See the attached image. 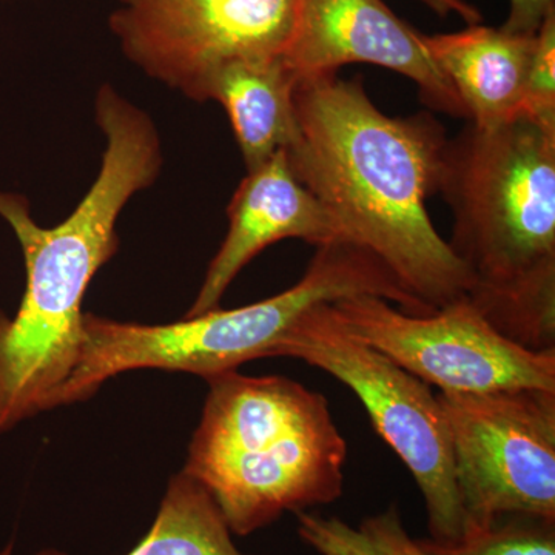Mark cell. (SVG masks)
Returning <instances> with one entry per match:
<instances>
[{
	"instance_id": "obj_15",
	"label": "cell",
	"mask_w": 555,
	"mask_h": 555,
	"mask_svg": "<svg viewBox=\"0 0 555 555\" xmlns=\"http://www.w3.org/2000/svg\"><path fill=\"white\" fill-rule=\"evenodd\" d=\"M297 520L299 539L320 555H430L409 534L397 506L357 526L310 511L297 513Z\"/></svg>"
},
{
	"instance_id": "obj_4",
	"label": "cell",
	"mask_w": 555,
	"mask_h": 555,
	"mask_svg": "<svg viewBox=\"0 0 555 555\" xmlns=\"http://www.w3.org/2000/svg\"><path fill=\"white\" fill-rule=\"evenodd\" d=\"M182 473L207 489L235 535L343 495L347 443L328 401L286 377L207 378Z\"/></svg>"
},
{
	"instance_id": "obj_17",
	"label": "cell",
	"mask_w": 555,
	"mask_h": 555,
	"mask_svg": "<svg viewBox=\"0 0 555 555\" xmlns=\"http://www.w3.org/2000/svg\"><path fill=\"white\" fill-rule=\"evenodd\" d=\"M517 119L555 131V11L547 14L537 33L534 56Z\"/></svg>"
},
{
	"instance_id": "obj_3",
	"label": "cell",
	"mask_w": 555,
	"mask_h": 555,
	"mask_svg": "<svg viewBox=\"0 0 555 555\" xmlns=\"http://www.w3.org/2000/svg\"><path fill=\"white\" fill-rule=\"evenodd\" d=\"M438 192L467 299L526 349L555 350V131L525 119L448 139Z\"/></svg>"
},
{
	"instance_id": "obj_1",
	"label": "cell",
	"mask_w": 555,
	"mask_h": 555,
	"mask_svg": "<svg viewBox=\"0 0 555 555\" xmlns=\"http://www.w3.org/2000/svg\"><path fill=\"white\" fill-rule=\"evenodd\" d=\"M284 153L331 215L343 243L377 258L430 312L467 298L473 280L427 211L448 138L433 116H387L357 80H297Z\"/></svg>"
},
{
	"instance_id": "obj_20",
	"label": "cell",
	"mask_w": 555,
	"mask_h": 555,
	"mask_svg": "<svg viewBox=\"0 0 555 555\" xmlns=\"http://www.w3.org/2000/svg\"><path fill=\"white\" fill-rule=\"evenodd\" d=\"M13 553V546L9 545L5 547V550L0 551V555H11Z\"/></svg>"
},
{
	"instance_id": "obj_18",
	"label": "cell",
	"mask_w": 555,
	"mask_h": 555,
	"mask_svg": "<svg viewBox=\"0 0 555 555\" xmlns=\"http://www.w3.org/2000/svg\"><path fill=\"white\" fill-rule=\"evenodd\" d=\"M553 11L555 0H509V13L500 28L513 35L535 36Z\"/></svg>"
},
{
	"instance_id": "obj_2",
	"label": "cell",
	"mask_w": 555,
	"mask_h": 555,
	"mask_svg": "<svg viewBox=\"0 0 555 555\" xmlns=\"http://www.w3.org/2000/svg\"><path fill=\"white\" fill-rule=\"evenodd\" d=\"M96 122L107 141L100 173L61 224L42 228L27 199L0 192V217L20 240L27 270L16 315L0 312V434L60 408L82 345L87 288L118 251L120 211L163 166L155 124L113 87L98 93Z\"/></svg>"
},
{
	"instance_id": "obj_7",
	"label": "cell",
	"mask_w": 555,
	"mask_h": 555,
	"mask_svg": "<svg viewBox=\"0 0 555 555\" xmlns=\"http://www.w3.org/2000/svg\"><path fill=\"white\" fill-rule=\"evenodd\" d=\"M437 397L451 433L466 532L507 516L555 520V390Z\"/></svg>"
},
{
	"instance_id": "obj_13",
	"label": "cell",
	"mask_w": 555,
	"mask_h": 555,
	"mask_svg": "<svg viewBox=\"0 0 555 555\" xmlns=\"http://www.w3.org/2000/svg\"><path fill=\"white\" fill-rule=\"evenodd\" d=\"M295 86L281 54L240 57L211 76L207 101L228 113L247 170L286 149L294 137Z\"/></svg>"
},
{
	"instance_id": "obj_19",
	"label": "cell",
	"mask_w": 555,
	"mask_h": 555,
	"mask_svg": "<svg viewBox=\"0 0 555 555\" xmlns=\"http://www.w3.org/2000/svg\"><path fill=\"white\" fill-rule=\"evenodd\" d=\"M420 2L429 7L438 16L444 17L455 14V16L462 17L467 25L480 24L481 20H483L477 7L466 2V0H420Z\"/></svg>"
},
{
	"instance_id": "obj_16",
	"label": "cell",
	"mask_w": 555,
	"mask_h": 555,
	"mask_svg": "<svg viewBox=\"0 0 555 555\" xmlns=\"http://www.w3.org/2000/svg\"><path fill=\"white\" fill-rule=\"evenodd\" d=\"M430 555H555V520L528 516L499 518L444 545L420 539Z\"/></svg>"
},
{
	"instance_id": "obj_12",
	"label": "cell",
	"mask_w": 555,
	"mask_h": 555,
	"mask_svg": "<svg viewBox=\"0 0 555 555\" xmlns=\"http://www.w3.org/2000/svg\"><path fill=\"white\" fill-rule=\"evenodd\" d=\"M535 36L476 24L447 35H423V42L454 87L470 124L495 129L517 119Z\"/></svg>"
},
{
	"instance_id": "obj_6",
	"label": "cell",
	"mask_w": 555,
	"mask_h": 555,
	"mask_svg": "<svg viewBox=\"0 0 555 555\" xmlns=\"http://www.w3.org/2000/svg\"><path fill=\"white\" fill-rule=\"evenodd\" d=\"M331 305H318L299 318L281 339L275 357L306 361L360 398L378 436L422 491L429 539L444 545L460 542L466 514L456 488L451 433L438 397L425 382L347 332Z\"/></svg>"
},
{
	"instance_id": "obj_5",
	"label": "cell",
	"mask_w": 555,
	"mask_h": 555,
	"mask_svg": "<svg viewBox=\"0 0 555 555\" xmlns=\"http://www.w3.org/2000/svg\"><path fill=\"white\" fill-rule=\"evenodd\" d=\"M372 295L414 313H430L363 248L347 243L318 247L305 275L275 297L238 309H214L169 324L122 323L86 313L78 363L60 406L89 400L107 379L139 369L188 372L204 379L261 358L299 318L318 305Z\"/></svg>"
},
{
	"instance_id": "obj_9",
	"label": "cell",
	"mask_w": 555,
	"mask_h": 555,
	"mask_svg": "<svg viewBox=\"0 0 555 555\" xmlns=\"http://www.w3.org/2000/svg\"><path fill=\"white\" fill-rule=\"evenodd\" d=\"M297 0H118L109 28L150 78L206 102L211 76L247 56H283Z\"/></svg>"
},
{
	"instance_id": "obj_10",
	"label": "cell",
	"mask_w": 555,
	"mask_h": 555,
	"mask_svg": "<svg viewBox=\"0 0 555 555\" xmlns=\"http://www.w3.org/2000/svg\"><path fill=\"white\" fill-rule=\"evenodd\" d=\"M283 60L297 80L337 75L349 64L392 69L416 83L430 108L467 118L454 87L427 53L423 33L383 0H297Z\"/></svg>"
},
{
	"instance_id": "obj_8",
	"label": "cell",
	"mask_w": 555,
	"mask_h": 555,
	"mask_svg": "<svg viewBox=\"0 0 555 555\" xmlns=\"http://www.w3.org/2000/svg\"><path fill=\"white\" fill-rule=\"evenodd\" d=\"M331 308L353 337L440 392L555 390V350L539 352L503 337L467 298L427 315L372 295Z\"/></svg>"
},
{
	"instance_id": "obj_14",
	"label": "cell",
	"mask_w": 555,
	"mask_h": 555,
	"mask_svg": "<svg viewBox=\"0 0 555 555\" xmlns=\"http://www.w3.org/2000/svg\"><path fill=\"white\" fill-rule=\"evenodd\" d=\"M207 489L188 474L171 478L147 535L127 555H246ZM38 555H65L42 551Z\"/></svg>"
},
{
	"instance_id": "obj_11",
	"label": "cell",
	"mask_w": 555,
	"mask_h": 555,
	"mask_svg": "<svg viewBox=\"0 0 555 555\" xmlns=\"http://www.w3.org/2000/svg\"><path fill=\"white\" fill-rule=\"evenodd\" d=\"M228 218V235L185 317L218 309L241 270L272 244L301 240L318 248L343 243L334 219L295 177L284 150L247 170L230 201Z\"/></svg>"
}]
</instances>
